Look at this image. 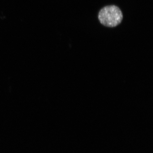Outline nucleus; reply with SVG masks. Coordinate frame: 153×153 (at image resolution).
<instances>
[{
    "label": "nucleus",
    "mask_w": 153,
    "mask_h": 153,
    "mask_svg": "<svg viewBox=\"0 0 153 153\" xmlns=\"http://www.w3.org/2000/svg\"><path fill=\"white\" fill-rule=\"evenodd\" d=\"M122 12L117 6L112 5L103 7L98 13L100 24L108 27H114L121 24L123 19Z\"/></svg>",
    "instance_id": "nucleus-1"
}]
</instances>
